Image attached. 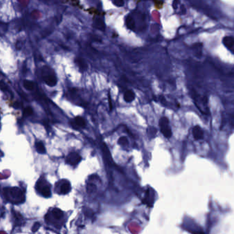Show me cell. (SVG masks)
Instances as JSON below:
<instances>
[{"label":"cell","instance_id":"30","mask_svg":"<svg viewBox=\"0 0 234 234\" xmlns=\"http://www.w3.org/2000/svg\"><path fill=\"white\" fill-rule=\"evenodd\" d=\"M108 101H109V106H110V111L112 110V103H111V96L110 94H108Z\"/></svg>","mask_w":234,"mask_h":234},{"label":"cell","instance_id":"13","mask_svg":"<svg viewBox=\"0 0 234 234\" xmlns=\"http://www.w3.org/2000/svg\"><path fill=\"white\" fill-rule=\"evenodd\" d=\"M70 190H71V185H70V183L68 181L62 183L61 186H60V192L62 194H67L69 192Z\"/></svg>","mask_w":234,"mask_h":234},{"label":"cell","instance_id":"22","mask_svg":"<svg viewBox=\"0 0 234 234\" xmlns=\"http://www.w3.org/2000/svg\"><path fill=\"white\" fill-rule=\"evenodd\" d=\"M113 4L117 7H122L124 4V1L123 0H114L113 1Z\"/></svg>","mask_w":234,"mask_h":234},{"label":"cell","instance_id":"23","mask_svg":"<svg viewBox=\"0 0 234 234\" xmlns=\"http://www.w3.org/2000/svg\"><path fill=\"white\" fill-rule=\"evenodd\" d=\"M40 226H41V224H40L39 222H37V223H35V224H34L33 227H32V232L37 231L38 229H39Z\"/></svg>","mask_w":234,"mask_h":234},{"label":"cell","instance_id":"21","mask_svg":"<svg viewBox=\"0 0 234 234\" xmlns=\"http://www.w3.org/2000/svg\"><path fill=\"white\" fill-rule=\"evenodd\" d=\"M32 114H33V109H32V107H30V106H27V107L25 108V109L23 111L24 116L25 117L30 116Z\"/></svg>","mask_w":234,"mask_h":234},{"label":"cell","instance_id":"8","mask_svg":"<svg viewBox=\"0 0 234 234\" xmlns=\"http://www.w3.org/2000/svg\"><path fill=\"white\" fill-rule=\"evenodd\" d=\"M72 125L73 126L74 128H76V126H77L76 128H84L86 126L85 120H84L82 117L77 116L74 118V122L72 123Z\"/></svg>","mask_w":234,"mask_h":234},{"label":"cell","instance_id":"19","mask_svg":"<svg viewBox=\"0 0 234 234\" xmlns=\"http://www.w3.org/2000/svg\"><path fill=\"white\" fill-rule=\"evenodd\" d=\"M118 144H120V146H126L128 144V140L127 139L126 137L125 136H122L119 138V140L118 141Z\"/></svg>","mask_w":234,"mask_h":234},{"label":"cell","instance_id":"29","mask_svg":"<svg viewBox=\"0 0 234 234\" xmlns=\"http://www.w3.org/2000/svg\"><path fill=\"white\" fill-rule=\"evenodd\" d=\"M20 106H21V104H20V103H19V102H15V103L13 104V107L15 108H20Z\"/></svg>","mask_w":234,"mask_h":234},{"label":"cell","instance_id":"6","mask_svg":"<svg viewBox=\"0 0 234 234\" xmlns=\"http://www.w3.org/2000/svg\"><path fill=\"white\" fill-rule=\"evenodd\" d=\"M38 183H39V184H38V185L39 186V190L40 191V193H41L44 197H46V198L50 197V196H51V190H50V188L49 187V186L47 185H42L41 182L39 181Z\"/></svg>","mask_w":234,"mask_h":234},{"label":"cell","instance_id":"12","mask_svg":"<svg viewBox=\"0 0 234 234\" xmlns=\"http://www.w3.org/2000/svg\"><path fill=\"white\" fill-rule=\"evenodd\" d=\"M94 26H95V28L101 30V31H104V29H105V24H104V22L102 17H96L94 19Z\"/></svg>","mask_w":234,"mask_h":234},{"label":"cell","instance_id":"7","mask_svg":"<svg viewBox=\"0 0 234 234\" xmlns=\"http://www.w3.org/2000/svg\"><path fill=\"white\" fill-rule=\"evenodd\" d=\"M102 151H103L104 157L106 159V162L108 163V165H111L113 164L111 155L109 150H108L107 146H106V144H104V143H102Z\"/></svg>","mask_w":234,"mask_h":234},{"label":"cell","instance_id":"28","mask_svg":"<svg viewBox=\"0 0 234 234\" xmlns=\"http://www.w3.org/2000/svg\"><path fill=\"white\" fill-rule=\"evenodd\" d=\"M159 100H160V101L161 102V103H163V104L165 103V98H164V96H159Z\"/></svg>","mask_w":234,"mask_h":234},{"label":"cell","instance_id":"11","mask_svg":"<svg viewBox=\"0 0 234 234\" xmlns=\"http://www.w3.org/2000/svg\"><path fill=\"white\" fill-rule=\"evenodd\" d=\"M135 98V94L133 91L132 90L129 89L127 90L124 92V101L127 102V103H130Z\"/></svg>","mask_w":234,"mask_h":234},{"label":"cell","instance_id":"18","mask_svg":"<svg viewBox=\"0 0 234 234\" xmlns=\"http://www.w3.org/2000/svg\"><path fill=\"white\" fill-rule=\"evenodd\" d=\"M157 128L154 126H150L147 129V133H148V136L150 138H155L157 135Z\"/></svg>","mask_w":234,"mask_h":234},{"label":"cell","instance_id":"27","mask_svg":"<svg viewBox=\"0 0 234 234\" xmlns=\"http://www.w3.org/2000/svg\"><path fill=\"white\" fill-rule=\"evenodd\" d=\"M21 48H22V43H21V41L17 42V44H16V48H17L18 50H20L21 49Z\"/></svg>","mask_w":234,"mask_h":234},{"label":"cell","instance_id":"17","mask_svg":"<svg viewBox=\"0 0 234 234\" xmlns=\"http://www.w3.org/2000/svg\"><path fill=\"white\" fill-rule=\"evenodd\" d=\"M52 215H53V216L56 219L59 220L63 216V212H62L60 209L55 208L53 209V211H52Z\"/></svg>","mask_w":234,"mask_h":234},{"label":"cell","instance_id":"10","mask_svg":"<svg viewBox=\"0 0 234 234\" xmlns=\"http://www.w3.org/2000/svg\"><path fill=\"white\" fill-rule=\"evenodd\" d=\"M223 43L224 44V45H225L227 49H229L230 50H233V43H234L233 37H231V36H227V37H224L223 39Z\"/></svg>","mask_w":234,"mask_h":234},{"label":"cell","instance_id":"3","mask_svg":"<svg viewBox=\"0 0 234 234\" xmlns=\"http://www.w3.org/2000/svg\"><path fill=\"white\" fill-rule=\"evenodd\" d=\"M42 76H43V80L48 86L54 87L57 83V79H56L55 75L54 73H50V72L47 71L46 67L43 68Z\"/></svg>","mask_w":234,"mask_h":234},{"label":"cell","instance_id":"5","mask_svg":"<svg viewBox=\"0 0 234 234\" xmlns=\"http://www.w3.org/2000/svg\"><path fill=\"white\" fill-rule=\"evenodd\" d=\"M192 135L195 140H201L204 138V132L199 126H195L192 129Z\"/></svg>","mask_w":234,"mask_h":234},{"label":"cell","instance_id":"26","mask_svg":"<svg viewBox=\"0 0 234 234\" xmlns=\"http://www.w3.org/2000/svg\"><path fill=\"white\" fill-rule=\"evenodd\" d=\"M179 1H174L172 3V8L176 10L177 9V7H178V6L179 4Z\"/></svg>","mask_w":234,"mask_h":234},{"label":"cell","instance_id":"2","mask_svg":"<svg viewBox=\"0 0 234 234\" xmlns=\"http://www.w3.org/2000/svg\"><path fill=\"white\" fill-rule=\"evenodd\" d=\"M160 130L163 136L166 138H170L172 135V132L169 125V120L166 117H162L159 122Z\"/></svg>","mask_w":234,"mask_h":234},{"label":"cell","instance_id":"1","mask_svg":"<svg viewBox=\"0 0 234 234\" xmlns=\"http://www.w3.org/2000/svg\"><path fill=\"white\" fill-rule=\"evenodd\" d=\"M4 195L8 201L13 203H20L24 201V196L21 190L17 187L4 189Z\"/></svg>","mask_w":234,"mask_h":234},{"label":"cell","instance_id":"25","mask_svg":"<svg viewBox=\"0 0 234 234\" xmlns=\"http://www.w3.org/2000/svg\"><path fill=\"white\" fill-rule=\"evenodd\" d=\"M155 7H156L157 9H160L163 7V1H155Z\"/></svg>","mask_w":234,"mask_h":234},{"label":"cell","instance_id":"24","mask_svg":"<svg viewBox=\"0 0 234 234\" xmlns=\"http://www.w3.org/2000/svg\"><path fill=\"white\" fill-rule=\"evenodd\" d=\"M0 89L3 91H6L7 90L6 84L2 81H0Z\"/></svg>","mask_w":234,"mask_h":234},{"label":"cell","instance_id":"4","mask_svg":"<svg viewBox=\"0 0 234 234\" xmlns=\"http://www.w3.org/2000/svg\"><path fill=\"white\" fill-rule=\"evenodd\" d=\"M81 161V157L76 152H71L67 157L66 162L71 165H76Z\"/></svg>","mask_w":234,"mask_h":234},{"label":"cell","instance_id":"16","mask_svg":"<svg viewBox=\"0 0 234 234\" xmlns=\"http://www.w3.org/2000/svg\"><path fill=\"white\" fill-rule=\"evenodd\" d=\"M23 87L24 88H26L27 90L32 91L35 89V82L31 81V80H23Z\"/></svg>","mask_w":234,"mask_h":234},{"label":"cell","instance_id":"31","mask_svg":"<svg viewBox=\"0 0 234 234\" xmlns=\"http://www.w3.org/2000/svg\"><path fill=\"white\" fill-rule=\"evenodd\" d=\"M181 11H183V14H185V13H186V10H185V8L183 5L181 6Z\"/></svg>","mask_w":234,"mask_h":234},{"label":"cell","instance_id":"15","mask_svg":"<svg viewBox=\"0 0 234 234\" xmlns=\"http://www.w3.org/2000/svg\"><path fill=\"white\" fill-rule=\"evenodd\" d=\"M35 148L37 152L40 153V154H45L46 152L45 146H44L43 144L41 142H37L36 143Z\"/></svg>","mask_w":234,"mask_h":234},{"label":"cell","instance_id":"9","mask_svg":"<svg viewBox=\"0 0 234 234\" xmlns=\"http://www.w3.org/2000/svg\"><path fill=\"white\" fill-rule=\"evenodd\" d=\"M125 23L128 29L131 31H135V21L131 15H128L125 19Z\"/></svg>","mask_w":234,"mask_h":234},{"label":"cell","instance_id":"14","mask_svg":"<svg viewBox=\"0 0 234 234\" xmlns=\"http://www.w3.org/2000/svg\"><path fill=\"white\" fill-rule=\"evenodd\" d=\"M76 64L78 65V67L82 71H85V70L87 69V64L85 60H84L83 58H78L76 59Z\"/></svg>","mask_w":234,"mask_h":234},{"label":"cell","instance_id":"20","mask_svg":"<svg viewBox=\"0 0 234 234\" xmlns=\"http://www.w3.org/2000/svg\"><path fill=\"white\" fill-rule=\"evenodd\" d=\"M97 187L94 183H88L87 185V191L89 194H92L96 191Z\"/></svg>","mask_w":234,"mask_h":234}]
</instances>
